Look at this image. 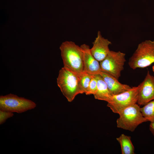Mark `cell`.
Instances as JSON below:
<instances>
[{
  "instance_id": "obj_1",
  "label": "cell",
  "mask_w": 154,
  "mask_h": 154,
  "mask_svg": "<svg viewBox=\"0 0 154 154\" xmlns=\"http://www.w3.org/2000/svg\"><path fill=\"white\" fill-rule=\"evenodd\" d=\"M64 67L78 75L83 72V52L80 46L72 41L63 42L60 47Z\"/></svg>"
},
{
  "instance_id": "obj_2",
  "label": "cell",
  "mask_w": 154,
  "mask_h": 154,
  "mask_svg": "<svg viewBox=\"0 0 154 154\" xmlns=\"http://www.w3.org/2000/svg\"><path fill=\"white\" fill-rule=\"evenodd\" d=\"M154 63V41L146 40L139 43L129 58L128 65L133 70L144 68Z\"/></svg>"
},
{
  "instance_id": "obj_3",
  "label": "cell",
  "mask_w": 154,
  "mask_h": 154,
  "mask_svg": "<svg viewBox=\"0 0 154 154\" xmlns=\"http://www.w3.org/2000/svg\"><path fill=\"white\" fill-rule=\"evenodd\" d=\"M79 75L64 67L59 71L57 83L63 95L70 102L80 94Z\"/></svg>"
},
{
  "instance_id": "obj_4",
  "label": "cell",
  "mask_w": 154,
  "mask_h": 154,
  "mask_svg": "<svg viewBox=\"0 0 154 154\" xmlns=\"http://www.w3.org/2000/svg\"><path fill=\"white\" fill-rule=\"evenodd\" d=\"M119 115V117L116 120L117 127L131 132L134 131L140 124L147 121L137 103L125 108Z\"/></svg>"
},
{
  "instance_id": "obj_5",
  "label": "cell",
  "mask_w": 154,
  "mask_h": 154,
  "mask_svg": "<svg viewBox=\"0 0 154 154\" xmlns=\"http://www.w3.org/2000/svg\"><path fill=\"white\" fill-rule=\"evenodd\" d=\"M36 106V104L33 101L13 94L0 96V110H2L20 113Z\"/></svg>"
},
{
  "instance_id": "obj_6",
  "label": "cell",
  "mask_w": 154,
  "mask_h": 154,
  "mask_svg": "<svg viewBox=\"0 0 154 154\" xmlns=\"http://www.w3.org/2000/svg\"><path fill=\"white\" fill-rule=\"evenodd\" d=\"M140 87L139 84L121 94L113 95L107 106L113 112L119 114L125 108L137 103Z\"/></svg>"
},
{
  "instance_id": "obj_7",
  "label": "cell",
  "mask_w": 154,
  "mask_h": 154,
  "mask_svg": "<svg viewBox=\"0 0 154 154\" xmlns=\"http://www.w3.org/2000/svg\"><path fill=\"white\" fill-rule=\"evenodd\" d=\"M125 56V53L120 51L110 50L105 58L100 62L101 71L110 74L118 80L126 61Z\"/></svg>"
},
{
  "instance_id": "obj_8",
  "label": "cell",
  "mask_w": 154,
  "mask_h": 154,
  "mask_svg": "<svg viewBox=\"0 0 154 154\" xmlns=\"http://www.w3.org/2000/svg\"><path fill=\"white\" fill-rule=\"evenodd\" d=\"M140 84L137 103L144 106L154 100V76L148 71L143 80Z\"/></svg>"
},
{
  "instance_id": "obj_9",
  "label": "cell",
  "mask_w": 154,
  "mask_h": 154,
  "mask_svg": "<svg viewBox=\"0 0 154 154\" xmlns=\"http://www.w3.org/2000/svg\"><path fill=\"white\" fill-rule=\"evenodd\" d=\"M92 43L91 52L95 59L100 62L105 58L110 50L109 46L112 44V42L102 37L100 31H98Z\"/></svg>"
},
{
  "instance_id": "obj_10",
  "label": "cell",
  "mask_w": 154,
  "mask_h": 154,
  "mask_svg": "<svg viewBox=\"0 0 154 154\" xmlns=\"http://www.w3.org/2000/svg\"><path fill=\"white\" fill-rule=\"evenodd\" d=\"M80 46L83 52V72L91 74H99L101 71L100 62L92 54L89 46L84 44Z\"/></svg>"
},
{
  "instance_id": "obj_11",
  "label": "cell",
  "mask_w": 154,
  "mask_h": 154,
  "mask_svg": "<svg viewBox=\"0 0 154 154\" xmlns=\"http://www.w3.org/2000/svg\"><path fill=\"white\" fill-rule=\"evenodd\" d=\"M99 74L102 77L113 95L121 94L131 88L128 85L120 83L118 80L107 72L101 71Z\"/></svg>"
},
{
  "instance_id": "obj_12",
  "label": "cell",
  "mask_w": 154,
  "mask_h": 154,
  "mask_svg": "<svg viewBox=\"0 0 154 154\" xmlns=\"http://www.w3.org/2000/svg\"><path fill=\"white\" fill-rule=\"evenodd\" d=\"M97 79V88L96 93L94 95L96 99L108 102L113 95L110 92L107 86L101 76L96 74Z\"/></svg>"
},
{
  "instance_id": "obj_13",
  "label": "cell",
  "mask_w": 154,
  "mask_h": 154,
  "mask_svg": "<svg viewBox=\"0 0 154 154\" xmlns=\"http://www.w3.org/2000/svg\"><path fill=\"white\" fill-rule=\"evenodd\" d=\"M116 139L120 145L122 154H135V148L130 136L122 134Z\"/></svg>"
},
{
  "instance_id": "obj_14",
  "label": "cell",
  "mask_w": 154,
  "mask_h": 154,
  "mask_svg": "<svg viewBox=\"0 0 154 154\" xmlns=\"http://www.w3.org/2000/svg\"><path fill=\"white\" fill-rule=\"evenodd\" d=\"M92 75L83 72L79 75L78 84L80 94H85L87 91Z\"/></svg>"
},
{
  "instance_id": "obj_15",
  "label": "cell",
  "mask_w": 154,
  "mask_h": 154,
  "mask_svg": "<svg viewBox=\"0 0 154 154\" xmlns=\"http://www.w3.org/2000/svg\"><path fill=\"white\" fill-rule=\"evenodd\" d=\"M141 111L143 116L147 121L154 122V100L141 108Z\"/></svg>"
},
{
  "instance_id": "obj_16",
  "label": "cell",
  "mask_w": 154,
  "mask_h": 154,
  "mask_svg": "<svg viewBox=\"0 0 154 154\" xmlns=\"http://www.w3.org/2000/svg\"><path fill=\"white\" fill-rule=\"evenodd\" d=\"M97 84V81L96 74H93L92 75L88 91L85 94L87 95L91 94L94 95L96 91Z\"/></svg>"
},
{
  "instance_id": "obj_17",
  "label": "cell",
  "mask_w": 154,
  "mask_h": 154,
  "mask_svg": "<svg viewBox=\"0 0 154 154\" xmlns=\"http://www.w3.org/2000/svg\"><path fill=\"white\" fill-rule=\"evenodd\" d=\"M13 116V113L0 110V124L4 123L8 118Z\"/></svg>"
},
{
  "instance_id": "obj_18",
  "label": "cell",
  "mask_w": 154,
  "mask_h": 154,
  "mask_svg": "<svg viewBox=\"0 0 154 154\" xmlns=\"http://www.w3.org/2000/svg\"><path fill=\"white\" fill-rule=\"evenodd\" d=\"M149 129L152 134L154 136V122H150Z\"/></svg>"
},
{
  "instance_id": "obj_19",
  "label": "cell",
  "mask_w": 154,
  "mask_h": 154,
  "mask_svg": "<svg viewBox=\"0 0 154 154\" xmlns=\"http://www.w3.org/2000/svg\"><path fill=\"white\" fill-rule=\"evenodd\" d=\"M152 70H153V71L154 72V65L152 66Z\"/></svg>"
}]
</instances>
